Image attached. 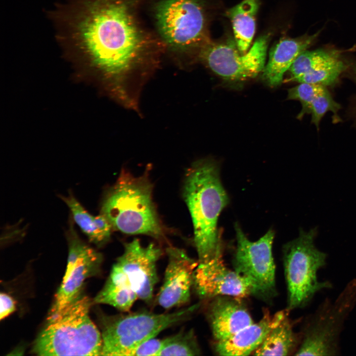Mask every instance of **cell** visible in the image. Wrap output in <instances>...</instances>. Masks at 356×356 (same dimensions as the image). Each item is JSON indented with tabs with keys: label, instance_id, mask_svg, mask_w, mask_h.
Listing matches in <instances>:
<instances>
[{
	"label": "cell",
	"instance_id": "6da1fadb",
	"mask_svg": "<svg viewBox=\"0 0 356 356\" xmlns=\"http://www.w3.org/2000/svg\"><path fill=\"white\" fill-rule=\"evenodd\" d=\"M56 16L60 38L85 54L113 81L115 91L127 105L129 74L145 46L143 33L129 0H72Z\"/></svg>",
	"mask_w": 356,
	"mask_h": 356
},
{
	"label": "cell",
	"instance_id": "7a4b0ae2",
	"mask_svg": "<svg viewBox=\"0 0 356 356\" xmlns=\"http://www.w3.org/2000/svg\"><path fill=\"white\" fill-rule=\"evenodd\" d=\"M183 195L193 222L198 263L208 262L222 246L218 221L229 203L218 164L210 159L194 162L185 174Z\"/></svg>",
	"mask_w": 356,
	"mask_h": 356
},
{
	"label": "cell",
	"instance_id": "3957f363",
	"mask_svg": "<svg viewBox=\"0 0 356 356\" xmlns=\"http://www.w3.org/2000/svg\"><path fill=\"white\" fill-rule=\"evenodd\" d=\"M146 174L135 176L122 170L103 198L100 213L113 229L162 239L164 230L152 200L153 185Z\"/></svg>",
	"mask_w": 356,
	"mask_h": 356
},
{
	"label": "cell",
	"instance_id": "277c9868",
	"mask_svg": "<svg viewBox=\"0 0 356 356\" xmlns=\"http://www.w3.org/2000/svg\"><path fill=\"white\" fill-rule=\"evenodd\" d=\"M89 298L80 295L47 323L36 339L40 356H101V333L91 320Z\"/></svg>",
	"mask_w": 356,
	"mask_h": 356
},
{
	"label": "cell",
	"instance_id": "5b68a950",
	"mask_svg": "<svg viewBox=\"0 0 356 356\" xmlns=\"http://www.w3.org/2000/svg\"><path fill=\"white\" fill-rule=\"evenodd\" d=\"M317 227L300 230L298 237L283 248L284 274L289 311L305 307L321 290L331 288L328 281L318 279V270L326 264L327 254L315 246Z\"/></svg>",
	"mask_w": 356,
	"mask_h": 356
},
{
	"label": "cell",
	"instance_id": "8992f818",
	"mask_svg": "<svg viewBox=\"0 0 356 356\" xmlns=\"http://www.w3.org/2000/svg\"><path fill=\"white\" fill-rule=\"evenodd\" d=\"M356 306V278L337 298L325 299L307 318L296 356H337L344 323Z\"/></svg>",
	"mask_w": 356,
	"mask_h": 356
},
{
	"label": "cell",
	"instance_id": "52a82bcc",
	"mask_svg": "<svg viewBox=\"0 0 356 356\" xmlns=\"http://www.w3.org/2000/svg\"><path fill=\"white\" fill-rule=\"evenodd\" d=\"M195 309L194 305L173 312L142 311L109 317L105 321L101 333V356H129L143 342L186 320Z\"/></svg>",
	"mask_w": 356,
	"mask_h": 356
},
{
	"label": "cell",
	"instance_id": "ba28073f",
	"mask_svg": "<svg viewBox=\"0 0 356 356\" xmlns=\"http://www.w3.org/2000/svg\"><path fill=\"white\" fill-rule=\"evenodd\" d=\"M155 19L162 39L173 49H200L210 41L200 0H161L155 8Z\"/></svg>",
	"mask_w": 356,
	"mask_h": 356
},
{
	"label": "cell",
	"instance_id": "9c48e42d",
	"mask_svg": "<svg viewBox=\"0 0 356 356\" xmlns=\"http://www.w3.org/2000/svg\"><path fill=\"white\" fill-rule=\"evenodd\" d=\"M270 37L269 34L260 37L245 54H241L231 42L210 41L200 49V57L221 78L229 81H245L263 72Z\"/></svg>",
	"mask_w": 356,
	"mask_h": 356
},
{
	"label": "cell",
	"instance_id": "30bf717a",
	"mask_svg": "<svg viewBox=\"0 0 356 356\" xmlns=\"http://www.w3.org/2000/svg\"><path fill=\"white\" fill-rule=\"evenodd\" d=\"M236 248L233 267L251 282L254 295L266 299L275 292V267L272 255L274 233L268 230L255 241H250L238 223L234 224Z\"/></svg>",
	"mask_w": 356,
	"mask_h": 356
},
{
	"label": "cell",
	"instance_id": "8fae6325",
	"mask_svg": "<svg viewBox=\"0 0 356 356\" xmlns=\"http://www.w3.org/2000/svg\"><path fill=\"white\" fill-rule=\"evenodd\" d=\"M66 234L69 247L67 268L47 320L57 315L80 295L84 281L98 271L102 261L101 254L79 237L72 221Z\"/></svg>",
	"mask_w": 356,
	"mask_h": 356
},
{
	"label": "cell",
	"instance_id": "7c38bea8",
	"mask_svg": "<svg viewBox=\"0 0 356 356\" xmlns=\"http://www.w3.org/2000/svg\"><path fill=\"white\" fill-rule=\"evenodd\" d=\"M163 254L153 243L141 245L137 239L125 244L123 254L114 265L124 274L138 299L150 304L158 281L157 263Z\"/></svg>",
	"mask_w": 356,
	"mask_h": 356
},
{
	"label": "cell",
	"instance_id": "4fadbf2b",
	"mask_svg": "<svg viewBox=\"0 0 356 356\" xmlns=\"http://www.w3.org/2000/svg\"><path fill=\"white\" fill-rule=\"evenodd\" d=\"M222 246L215 256L204 263H198L195 270L193 285L202 299L225 296L242 298L254 294L250 281L228 268L222 258Z\"/></svg>",
	"mask_w": 356,
	"mask_h": 356
},
{
	"label": "cell",
	"instance_id": "5bb4252c",
	"mask_svg": "<svg viewBox=\"0 0 356 356\" xmlns=\"http://www.w3.org/2000/svg\"><path fill=\"white\" fill-rule=\"evenodd\" d=\"M166 252L168 264L156 301L160 307L168 310L181 307L189 302L198 261L179 248L170 246Z\"/></svg>",
	"mask_w": 356,
	"mask_h": 356
},
{
	"label": "cell",
	"instance_id": "9a60e30c",
	"mask_svg": "<svg viewBox=\"0 0 356 356\" xmlns=\"http://www.w3.org/2000/svg\"><path fill=\"white\" fill-rule=\"evenodd\" d=\"M347 65L340 51L336 49H319L305 50L295 60L289 69L288 81L299 83L335 85Z\"/></svg>",
	"mask_w": 356,
	"mask_h": 356
},
{
	"label": "cell",
	"instance_id": "2e32d148",
	"mask_svg": "<svg viewBox=\"0 0 356 356\" xmlns=\"http://www.w3.org/2000/svg\"><path fill=\"white\" fill-rule=\"evenodd\" d=\"M289 311L286 309L273 314L266 312L258 322L247 326L226 340L217 342L216 352L220 356H248L253 354L269 332Z\"/></svg>",
	"mask_w": 356,
	"mask_h": 356
},
{
	"label": "cell",
	"instance_id": "e0dca14e",
	"mask_svg": "<svg viewBox=\"0 0 356 356\" xmlns=\"http://www.w3.org/2000/svg\"><path fill=\"white\" fill-rule=\"evenodd\" d=\"M214 298L209 309L208 317L217 342L228 339L254 322L237 298L221 296Z\"/></svg>",
	"mask_w": 356,
	"mask_h": 356
},
{
	"label": "cell",
	"instance_id": "ac0fdd59",
	"mask_svg": "<svg viewBox=\"0 0 356 356\" xmlns=\"http://www.w3.org/2000/svg\"><path fill=\"white\" fill-rule=\"evenodd\" d=\"M319 33L280 40L270 50L268 61L262 72L263 80L271 87L279 85L284 73L296 58L312 44Z\"/></svg>",
	"mask_w": 356,
	"mask_h": 356
},
{
	"label": "cell",
	"instance_id": "d6986e66",
	"mask_svg": "<svg viewBox=\"0 0 356 356\" xmlns=\"http://www.w3.org/2000/svg\"><path fill=\"white\" fill-rule=\"evenodd\" d=\"M288 99L299 101L302 109L297 118L311 115V123L318 129L320 121L329 111L337 116L341 105L332 98L326 87L313 84L300 83L288 90Z\"/></svg>",
	"mask_w": 356,
	"mask_h": 356
},
{
	"label": "cell",
	"instance_id": "ffe728a7",
	"mask_svg": "<svg viewBox=\"0 0 356 356\" xmlns=\"http://www.w3.org/2000/svg\"><path fill=\"white\" fill-rule=\"evenodd\" d=\"M60 197L70 210L73 221L90 242L101 246L110 240L113 229L102 214L91 215L72 194Z\"/></svg>",
	"mask_w": 356,
	"mask_h": 356
},
{
	"label": "cell",
	"instance_id": "44dd1931",
	"mask_svg": "<svg viewBox=\"0 0 356 356\" xmlns=\"http://www.w3.org/2000/svg\"><path fill=\"white\" fill-rule=\"evenodd\" d=\"M259 0H244L226 12L232 24L236 46L241 54L246 53L256 29Z\"/></svg>",
	"mask_w": 356,
	"mask_h": 356
},
{
	"label": "cell",
	"instance_id": "7402d4cb",
	"mask_svg": "<svg viewBox=\"0 0 356 356\" xmlns=\"http://www.w3.org/2000/svg\"><path fill=\"white\" fill-rule=\"evenodd\" d=\"M293 330L288 313L267 334L253 353L256 356H287L297 352L301 342Z\"/></svg>",
	"mask_w": 356,
	"mask_h": 356
},
{
	"label": "cell",
	"instance_id": "603a6c76",
	"mask_svg": "<svg viewBox=\"0 0 356 356\" xmlns=\"http://www.w3.org/2000/svg\"><path fill=\"white\" fill-rule=\"evenodd\" d=\"M137 299L124 274L113 265L105 285L95 298L94 302L128 312Z\"/></svg>",
	"mask_w": 356,
	"mask_h": 356
},
{
	"label": "cell",
	"instance_id": "cb8c5ba5",
	"mask_svg": "<svg viewBox=\"0 0 356 356\" xmlns=\"http://www.w3.org/2000/svg\"><path fill=\"white\" fill-rule=\"evenodd\" d=\"M200 353L196 337L191 329L181 330L163 339V344L159 356H197Z\"/></svg>",
	"mask_w": 356,
	"mask_h": 356
},
{
	"label": "cell",
	"instance_id": "d4e9b609",
	"mask_svg": "<svg viewBox=\"0 0 356 356\" xmlns=\"http://www.w3.org/2000/svg\"><path fill=\"white\" fill-rule=\"evenodd\" d=\"M163 344V339L152 338L138 346L130 353L129 356H159Z\"/></svg>",
	"mask_w": 356,
	"mask_h": 356
},
{
	"label": "cell",
	"instance_id": "484cf974",
	"mask_svg": "<svg viewBox=\"0 0 356 356\" xmlns=\"http://www.w3.org/2000/svg\"><path fill=\"white\" fill-rule=\"evenodd\" d=\"M0 319L5 318L15 310V303L13 298L9 295L1 293Z\"/></svg>",
	"mask_w": 356,
	"mask_h": 356
},
{
	"label": "cell",
	"instance_id": "4316f807",
	"mask_svg": "<svg viewBox=\"0 0 356 356\" xmlns=\"http://www.w3.org/2000/svg\"><path fill=\"white\" fill-rule=\"evenodd\" d=\"M353 78L356 83V66H355L353 68ZM351 112L354 118L355 122H356V96L354 99V102L351 107Z\"/></svg>",
	"mask_w": 356,
	"mask_h": 356
}]
</instances>
